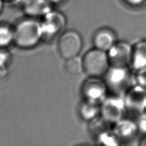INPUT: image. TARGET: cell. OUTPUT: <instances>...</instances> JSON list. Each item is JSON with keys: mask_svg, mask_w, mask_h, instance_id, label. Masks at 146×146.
Returning <instances> with one entry per match:
<instances>
[{"mask_svg": "<svg viewBox=\"0 0 146 146\" xmlns=\"http://www.w3.org/2000/svg\"><path fill=\"white\" fill-rule=\"evenodd\" d=\"M135 121H136L139 133H141L143 135H146V114H139Z\"/></svg>", "mask_w": 146, "mask_h": 146, "instance_id": "cell-19", "label": "cell"}, {"mask_svg": "<svg viewBox=\"0 0 146 146\" xmlns=\"http://www.w3.org/2000/svg\"><path fill=\"white\" fill-rule=\"evenodd\" d=\"M4 1L3 0H0V14H1L3 11V5H4Z\"/></svg>", "mask_w": 146, "mask_h": 146, "instance_id": "cell-25", "label": "cell"}, {"mask_svg": "<svg viewBox=\"0 0 146 146\" xmlns=\"http://www.w3.org/2000/svg\"><path fill=\"white\" fill-rule=\"evenodd\" d=\"M7 64L0 63V81L6 78L8 74Z\"/></svg>", "mask_w": 146, "mask_h": 146, "instance_id": "cell-22", "label": "cell"}, {"mask_svg": "<svg viewBox=\"0 0 146 146\" xmlns=\"http://www.w3.org/2000/svg\"><path fill=\"white\" fill-rule=\"evenodd\" d=\"M98 144L108 146H117L121 144V142L114 134L112 129H106L96 137Z\"/></svg>", "mask_w": 146, "mask_h": 146, "instance_id": "cell-16", "label": "cell"}, {"mask_svg": "<svg viewBox=\"0 0 146 146\" xmlns=\"http://www.w3.org/2000/svg\"><path fill=\"white\" fill-rule=\"evenodd\" d=\"M124 3L133 8L140 7L145 4L146 0H122Z\"/></svg>", "mask_w": 146, "mask_h": 146, "instance_id": "cell-21", "label": "cell"}, {"mask_svg": "<svg viewBox=\"0 0 146 146\" xmlns=\"http://www.w3.org/2000/svg\"><path fill=\"white\" fill-rule=\"evenodd\" d=\"M127 112L124 98L110 94L100 104L101 118L110 125H113L124 118Z\"/></svg>", "mask_w": 146, "mask_h": 146, "instance_id": "cell-4", "label": "cell"}, {"mask_svg": "<svg viewBox=\"0 0 146 146\" xmlns=\"http://www.w3.org/2000/svg\"><path fill=\"white\" fill-rule=\"evenodd\" d=\"M5 48H0V63L7 64L10 60V54Z\"/></svg>", "mask_w": 146, "mask_h": 146, "instance_id": "cell-20", "label": "cell"}, {"mask_svg": "<svg viewBox=\"0 0 146 146\" xmlns=\"http://www.w3.org/2000/svg\"><path fill=\"white\" fill-rule=\"evenodd\" d=\"M142 113H145V114H146V108H145V111H144V112H143Z\"/></svg>", "mask_w": 146, "mask_h": 146, "instance_id": "cell-26", "label": "cell"}, {"mask_svg": "<svg viewBox=\"0 0 146 146\" xmlns=\"http://www.w3.org/2000/svg\"><path fill=\"white\" fill-rule=\"evenodd\" d=\"M78 113L83 120L91 122L100 116V105L92 101L83 100L78 107Z\"/></svg>", "mask_w": 146, "mask_h": 146, "instance_id": "cell-14", "label": "cell"}, {"mask_svg": "<svg viewBox=\"0 0 146 146\" xmlns=\"http://www.w3.org/2000/svg\"><path fill=\"white\" fill-rule=\"evenodd\" d=\"M23 11L28 17H40L53 10L50 0H20Z\"/></svg>", "mask_w": 146, "mask_h": 146, "instance_id": "cell-11", "label": "cell"}, {"mask_svg": "<svg viewBox=\"0 0 146 146\" xmlns=\"http://www.w3.org/2000/svg\"><path fill=\"white\" fill-rule=\"evenodd\" d=\"M82 47V36L75 30H68L64 32L58 42L59 54L65 60L78 56Z\"/></svg>", "mask_w": 146, "mask_h": 146, "instance_id": "cell-5", "label": "cell"}, {"mask_svg": "<svg viewBox=\"0 0 146 146\" xmlns=\"http://www.w3.org/2000/svg\"><path fill=\"white\" fill-rule=\"evenodd\" d=\"M108 92L104 80L100 78L89 77L85 81L82 87V93L84 100L100 104L107 97Z\"/></svg>", "mask_w": 146, "mask_h": 146, "instance_id": "cell-6", "label": "cell"}, {"mask_svg": "<svg viewBox=\"0 0 146 146\" xmlns=\"http://www.w3.org/2000/svg\"><path fill=\"white\" fill-rule=\"evenodd\" d=\"M130 67L134 72L146 67V40H141L133 45Z\"/></svg>", "mask_w": 146, "mask_h": 146, "instance_id": "cell-13", "label": "cell"}, {"mask_svg": "<svg viewBox=\"0 0 146 146\" xmlns=\"http://www.w3.org/2000/svg\"><path fill=\"white\" fill-rule=\"evenodd\" d=\"M65 68L69 74L77 76L83 71V66L82 59L78 56L66 60L65 64Z\"/></svg>", "mask_w": 146, "mask_h": 146, "instance_id": "cell-17", "label": "cell"}, {"mask_svg": "<svg viewBox=\"0 0 146 146\" xmlns=\"http://www.w3.org/2000/svg\"><path fill=\"white\" fill-rule=\"evenodd\" d=\"M117 41L116 33L110 28H100L95 32L93 36L94 48L105 52H107Z\"/></svg>", "mask_w": 146, "mask_h": 146, "instance_id": "cell-12", "label": "cell"}, {"mask_svg": "<svg viewBox=\"0 0 146 146\" xmlns=\"http://www.w3.org/2000/svg\"><path fill=\"white\" fill-rule=\"evenodd\" d=\"M3 1L7 3H19L20 0H3Z\"/></svg>", "mask_w": 146, "mask_h": 146, "instance_id": "cell-24", "label": "cell"}, {"mask_svg": "<svg viewBox=\"0 0 146 146\" xmlns=\"http://www.w3.org/2000/svg\"><path fill=\"white\" fill-rule=\"evenodd\" d=\"M133 45L126 41H117L106 52L110 67H130Z\"/></svg>", "mask_w": 146, "mask_h": 146, "instance_id": "cell-8", "label": "cell"}, {"mask_svg": "<svg viewBox=\"0 0 146 146\" xmlns=\"http://www.w3.org/2000/svg\"><path fill=\"white\" fill-rule=\"evenodd\" d=\"M82 61L83 71L89 77H103L110 67L107 53L95 48L85 54Z\"/></svg>", "mask_w": 146, "mask_h": 146, "instance_id": "cell-3", "label": "cell"}, {"mask_svg": "<svg viewBox=\"0 0 146 146\" xmlns=\"http://www.w3.org/2000/svg\"><path fill=\"white\" fill-rule=\"evenodd\" d=\"M103 77L110 94L122 97L136 84L135 72L130 67H110Z\"/></svg>", "mask_w": 146, "mask_h": 146, "instance_id": "cell-2", "label": "cell"}, {"mask_svg": "<svg viewBox=\"0 0 146 146\" xmlns=\"http://www.w3.org/2000/svg\"><path fill=\"white\" fill-rule=\"evenodd\" d=\"M138 144L141 146H146V135H143V137L139 140Z\"/></svg>", "mask_w": 146, "mask_h": 146, "instance_id": "cell-23", "label": "cell"}, {"mask_svg": "<svg viewBox=\"0 0 146 146\" xmlns=\"http://www.w3.org/2000/svg\"><path fill=\"white\" fill-rule=\"evenodd\" d=\"M14 28L7 24H0V48H5L14 42Z\"/></svg>", "mask_w": 146, "mask_h": 146, "instance_id": "cell-15", "label": "cell"}, {"mask_svg": "<svg viewBox=\"0 0 146 146\" xmlns=\"http://www.w3.org/2000/svg\"><path fill=\"white\" fill-rule=\"evenodd\" d=\"M67 23L66 17L63 13L51 10L43 17L41 27L43 37L53 38L63 31Z\"/></svg>", "mask_w": 146, "mask_h": 146, "instance_id": "cell-7", "label": "cell"}, {"mask_svg": "<svg viewBox=\"0 0 146 146\" xmlns=\"http://www.w3.org/2000/svg\"><path fill=\"white\" fill-rule=\"evenodd\" d=\"M127 111L142 113L146 108V89L135 84L123 96Z\"/></svg>", "mask_w": 146, "mask_h": 146, "instance_id": "cell-9", "label": "cell"}, {"mask_svg": "<svg viewBox=\"0 0 146 146\" xmlns=\"http://www.w3.org/2000/svg\"><path fill=\"white\" fill-rule=\"evenodd\" d=\"M135 83L146 89V67L135 72Z\"/></svg>", "mask_w": 146, "mask_h": 146, "instance_id": "cell-18", "label": "cell"}, {"mask_svg": "<svg viewBox=\"0 0 146 146\" xmlns=\"http://www.w3.org/2000/svg\"><path fill=\"white\" fill-rule=\"evenodd\" d=\"M14 43L22 49L34 48L43 38L41 22L28 16L17 23L14 28Z\"/></svg>", "mask_w": 146, "mask_h": 146, "instance_id": "cell-1", "label": "cell"}, {"mask_svg": "<svg viewBox=\"0 0 146 146\" xmlns=\"http://www.w3.org/2000/svg\"><path fill=\"white\" fill-rule=\"evenodd\" d=\"M111 129L120 142L131 141L139 133L136 121L126 117L113 124Z\"/></svg>", "mask_w": 146, "mask_h": 146, "instance_id": "cell-10", "label": "cell"}]
</instances>
